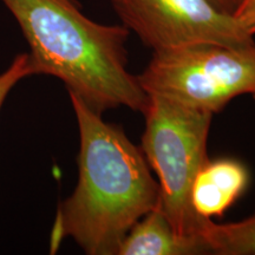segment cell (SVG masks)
Segmentation results:
<instances>
[{
  "label": "cell",
  "mask_w": 255,
  "mask_h": 255,
  "mask_svg": "<svg viewBox=\"0 0 255 255\" xmlns=\"http://www.w3.org/2000/svg\"><path fill=\"white\" fill-rule=\"evenodd\" d=\"M205 239L175 231L161 206L143 216L123 239L117 255L209 254Z\"/></svg>",
  "instance_id": "cell-7"
},
{
  "label": "cell",
  "mask_w": 255,
  "mask_h": 255,
  "mask_svg": "<svg viewBox=\"0 0 255 255\" xmlns=\"http://www.w3.org/2000/svg\"><path fill=\"white\" fill-rule=\"evenodd\" d=\"M215 5H218L220 8L223 9V11L228 12V13L233 14L237 8L239 7V5L241 4L242 0H212Z\"/></svg>",
  "instance_id": "cell-11"
},
{
  "label": "cell",
  "mask_w": 255,
  "mask_h": 255,
  "mask_svg": "<svg viewBox=\"0 0 255 255\" xmlns=\"http://www.w3.org/2000/svg\"><path fill=\"white\" fill-rule=\"evenodd\" d=\"M201 235L212 254L255 255V213L237 222L207 220Z\"/></svg>",
  "instance_id": "cell-8"
},
{
  "label": "cell",
  "mask_w": 255,
  "mask_h": 255,
  "mask_svg": "<svg viewBox=\"0 0 255 255\" xmlns=\"http://www.w3.org/2000/svg\"><path fill=\"white\" fill-rule=\"evenodd\" d=\"M233 15L250 36H255V0H242Z\"/></svg>",
  "instance_id": "cell-10"
},
{
  "label": "cell",
  "mask_w": 255,
  "mask_h": 255,
  "mask_svg": "<svg viewBox=\"0 0 255 255\" xmlns=\"http://www.w3.org/2000/svg\"><path fill=\"white\" fill-rule=\"evenodd\" d=\"M141 150L157 175L159 206L175 231L202 237L207 220L194 212L190 190L208 161L207 143L213 114L149 95Z\"/></svg>",
  "instance_id": "cell-3"
},
{
  "label": "cell",
  "mask_w": 255,
  "mask_h": 255,
  "mask_svg": "<svg viewBox=\"0 0 255 255\" xmlns=\"http://www.w3.org/2000/svg\"><path fill=\"white\" fill-rule=\"evenodd\" d=\"M69 96L79 131L78 181L57 209L50 252L70 238L88 255H117L130 229L158 205V182L122 128Z\"/></svg>",
  "instance_id": "cell-1"
},
{
  "label": "cell",
  "mask_w": 255,
  "mask_h": 255,
  "mask_svg": "<svg viewBox=\"0 0 255 255\" xmlns=\"http://www.w3.org/2000/svg\"><path fill=\"white\" fill-rule=\"evenodd\" d=\"M122 25L152 51L196 44L255 43L234 15L212 0H111Z\"/></svg>",
  "instance_id": "cell-5"
},
{
  "label": "cell",
  "mask_w": 255,
  "mask_h": 255,
  "mask_svg": "<svg viewBox=\"0 0 255 255\" xmlns=\"http://www.w3.org/2000/svg\"><path fill=\"white\" fill-rule=\"evenodd\" d=\"M36 75V68L27 52L19 53L12 60L11 65L0 73V110L9 92L24 78Z\"/></svg>",
  "instance_id": "cell-9"
},
{
  "label": "cell",
  "mask_w": 255,
  "mask_h": 255,
  "mask_svg": "<svg viewBox=\"0 0 255 255\" xmlns=\"http://www.w3.org/2000/svg\"><path fill=\"white\" fill-rule=\"evenodd\" d=\"M26 39L36 75L58 78L96 113L126 107L142 113L149 102L128 69L123 25L91 20L76 0H1Z\"/></svg>",
  "instance_id": "cell-2"
},
{
  "label": "cell",
  "mask_w": 255,
  "mask_h": 255,
  "mask_svg": "<svg viewBox=\"0 0 255 255\" xmlns=\"http://www.w3.org/2000/svg\"><path fill=\"white\" fill-rule=\"evenodd\" d=\"M137 78L148 95L214 115L238 96L255 100V43L155 51Z\"/></svg>",
  "instance_id": "cell-4"
},
{
  "label": "cell",
  "mask_w": 255,
  "mask_h": 255,
  "mask_svg": "<svg viewBox=\"0 0 255 255\" xmlns=\"http://www.w3.org/2000/svg\"><path fill=\"white\" fill-rule=\"evenodd\" d=\"M250 184V171L241 161L223 157L208 159L194 178L190 201L200 218L213 220L240 197Z\"/></svg>",
  "instance_id": "cell-6"
}]
</instances>
